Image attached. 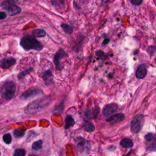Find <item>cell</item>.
<instances>
[{
	"instance_id": "obj_18",
	"label": "cell",
	"mask_w": 156,
	"mask_h": 156,
	"mask_svg": "<svg viewBox=\"0 0 156 156\" xmlns=\"http://www.w3.org/2000/svg\"><path fill=\"white\" fill-rule=\"evenodd\" d=\"M43 147V141L42 140H38L33 143L32 145V149L33 151H40Z\"/></svg>"
},
{
	"instance_id": "obj_17",
	"label": "cell",
	"mask_w": 156,
	"mask_h": 156,
	"mask_svg": "<svg viewBox=\"0 0 156 156\" xmlns=\"http://www.w3.org/2000/svg\"><path fill=\"white\" fill-rule=\"evenodd\" d=\"M32 34L33 36H34L35 37H39V38H41V37H44L46 36V32L43 29H35L32 31Z\"/></svg>"
},
{
	"instance_id": "obj_12",
	"label": "cell",
	"mask_w": 156,
	"mask_h": 156,
	"mask_svg": "<svg viewBox=\"0 0 156 156\" xmlns=\"http://www.w3.org/2000/svg\"><path fill=\"white\" fill-rule=\"evenodd\" d=\"M43 79L44 82V83L46 86H49L54 82V78H53V74L52 72L50 70H47L44 72L43 74Z\"/></svg>"
},
{
	"instance_id": "obj_2",
	"label": "cell",
	"mask_w": 156,
	"mask_h": 156,
	"mask_svg": "<svg viewBox=\"0 0 156 156\" xmlns=\"http://www.w3.org/2000/svg\"><path fill=\"white\" fill-rule=\"evenodd\" d=\"M49 98H46L34 101L26 107L24 109V113L26 114H34L41 111L49 104Z\"/></svg>"
},
{
	"instance_id": "obj_19",
	"label": "cell",
	"mask_w": 156,
	"mask_h": 156,
	"mask_svg": "<svg viewBox=\"0 0 156 156\" xmlns=\"http://www.w3.org/2000/svg\"><path fill=\"white\" fill-rule=\"evenodd\" d=\"M84 129L88 132H93L95 130L94 125L90 122H87L84 125Z\"/></svg>"
},
{
	"instance_id": "obj_3",
	"label": "cell",
	"mask_w": 156,
	"mask_h": 156,
	"mask_svg": "<svg viewBox=\"0 0 156 156\" xmlns=\"http://www.w3.org/2000/svg\"><path fill=\"white\" fill-rule=\"evenodd\" d=\"M16 92V85L13 81L5 82L1 87V96L3 100L5 101H10L13 99Z\"/></svg>"
},
{
	"instance_id": "obj_10",
	"label": "cell",
	"mask_w": 156,
	"mask_h": 156,
	"mask_svg": "<svg viewBox=\"0 0 156 156\" xmlns=\"http://www.w3.org/2000/svg\"><path fill=\"white\" fill-rule=\"evenodd\" d=\"M124 118L125 116L123 113H118L108 117L106 119V121L112 124H115V123L122 121L124 119Z\"/></svg>"
},
{
	"instance_id": "obj_16",
	"label": "cell",
	"mask_w": 156,
	"mask_h": 156,
	"mask_svg": "<svg viewBox=\"0 0 156 156\" xmlns=\"http://www.w3.org/2000/svg\"><path fill=\"white\" fill-rule=\"evenodd\" d=\"M133 141L130 139L127 138H123L120 141L121 146L124 148H130L133 146Z\"/></svg>"
},
{
	"instance_id": "obj_15",
	"label": "cell",
	"mask_w": 156,
	"mask_h": 156,
	"mask_svg": "<svg viewBox=\"0 0 156 156\" xmlns=\"http://www.w3.org/2000/svg\"><path fill=\"white\" fill-rule=\"evenodd\" d=\"M65 129H68L75 124L74 118L71 115H67L65 119Z\"/></svg>"
},
{
	"instance_id": "obj_27",
	"label": "cell",
	"mask_w": 156,
	"mask_h": 156,
	"mask_svg": "<svg viewBox=\"0 0 156 156\" xmlns=\"http://www.w3.org/2000/svg\"><path fill=\"white\" fill-rule=\"evenodd\" d=\"M6 17H7V14L5 13V12H1V13H0V18H1V20H3V19L5 18Z\"/></svg>"
},
{
	"instance_id": "obj_6",
	"label": "cell",
	"mask_w": 156,
	"mask_h": 156,
	"mask_svg": "<svg viewBox=\"0 0 156 156\" xmlns=\"http://www.w3.org/2000/svg\"><path fill=\"white\" fill-rule=\"evenodd\" d=\"M144 121V116L142 114H138L135 116L131 121L130 130L133 133H138L141 129Z\"/></svg>"
},
{
	"instance_id": "obj_23",
	"label": "cell",
	"mask_w": 156,
	"mask_h": 156,
	"mask_svg": "<svg viewBox=\"0 0 156 156\" xmlns=\"http://www.w3.org/2000/svg\"><path fill=\"white\" fill-rule=\"evenodd\" d=\"M2 140H3V141L7 144H10L11 142H12V136L10 133H5L2 136Z\"/></svg>"
},
{
	"instance_id": "obj_5",
	"label": "cell",
	"mask_w": 156,
	"mask_h": 156,
	"mask_svg": "<svg viewBox=\"0 0 156 156\" xmlns=\"http://www.w3.org/2000/svg\"><path fill=\"white\" fill-rule=\"evenodd\" d=\"M76 148L78 154H87L90 151V144L88 141L81 136H79L76 140Z\"/></svg>"
},
{
	"instance_id": "obj_14",
	"label": "cell",
	"mask_w": 156,
	"mask_h": 156,
	"mask_svg": "<svg viewBox=\"0 0 156 156\" xmlns=\"http://www.w3.org/2000/svg\"><path fill=\"white\" fill-rule=\"evenodd\" d=\"M99 112V109L98 108H93L92 110L87 109L84 113V118L87 119H91L94 118L97 116Z\"/></svg>"
},
{
	"instance_id": "obj_24",
	"label": "cell",
	"mask_w": 156,
	"mask_h": 156,
	"mask_svg": "<svg viewBox=\"0 0 156 156\" xmlns=\"http://www.w3.org/2000/svg\"><path fill=\"white\" fill-rule=\"evenodd\" d=\"M26 154V152L24 149H17L13 152L14 156H24Z\"/></svg>"
},
{
	"instance_id": "obj_1",
	"label": "cell",
	"mask_w": 156,
	"mask_h": 156,
	"mask_svg": "<svg viewBox=\"0 0 156 156\" xmlns=\"http://www.w3.org/2000/svg\"><path fill=\"white\" fill-rule=\"evenodd\" d=\"M20 45L26 51L42 50L43 46L33 35H25L20 41Z\"/></svg>"
},
{
	"instance_id": "obj_20",
	"label": "cell",
	"mask_w": 156,
	"mask_h": 156,
	"mask_svg": "<svg viewBox=\"0 0 156 156\" xmlns=\"http://www.w3.org/2000/svg\"><path fill=\"white\" fill-rule=\"evenodd\" d=\"M61 27L65 33H66L68 34H71L73 33V28L71 27V26H70L68 24L62 23L61 24Z\"/></svg>"
},
{
	"instance_id": "obj_11",
	"label": "cell",
	"mask_w": 156,
	"mask_h": 156,
	"mask_svg": "<svg viewBox=\"0 0 156 156\" xmlns=\"http://www.w3.org/2000/svg\"><path fill=\"white\" fill-rule=\"evenodd\" d=\"M118 107V105L115 103H111L109 104H107L105 106V107L103 109L102 113L105 116H108L115 112L117 109Z\"/></svg>"
},
{
	"instance_id": "obj_22",
	"label": "cell",
	"mask_w": 156,
	"mask_h": 156,
	"mask_svg": "<svg viewBox=\"0 0 156 156\" xmlns=\"http://www.w3.org/2000/svg\"><path fill=\"white\" fill-rule=\"evenodd\" d=\"M25 131L19 129H16L13 131V135L16 138H21L24 136Z\"/></svg>"
},
{
	"instance_id": "obj_21",
	"label": "cell",
	"mask_w": 156,
	"mask_h": 156,
	"mask_svg": "<svg viewBox=\"0 0 156 156\" xmlns=\"http://www.w3.org/2000/svg\"><path fill=\"white\" fill-rule=\"evenodd\" d=\"M34 71V69H33L32 68H27V69H25V70H24V71L20 72V73L18 74V77L19 79H23L24 76H26L27 74H29L30 72H32V71Z\"/></svg>"
},
{
	"instance_id": "obj_13",
	"label": "cell",
	"mask_w": 156,
	"mask_h": 156,
	"mask_svg": "<svg viewBox=\"0 0 156 156\" xmlns=\"http://www.w3.org/2000/svg\"><path fill=\"white\" fill-rule=\"evenodd\" d=\"M146 73H147V70L145 65L143 64H141L139 65V66L138 67L136 71L135 76L138 79H143L146 76Z\"/></svg>"
},
{
	"instance_id": "obj_25",
	"label": "cell",
	"mask_w": 156,
	"mask_h": 156,
	"mask_svg": "<svg viewBox=\"0 0 156 156\" xmlns=\"http://www.w3.org/2000/svg\"><path fill=\"white\" fill-rule=\"evenodd\" d=\"M51 3L54 6H60L64 5L65 0H51Z\"/></svg>"
},
{
	"instance_id": "obj_26",
	"label": "cell",
	"mask_w": 156,
	"mask_h": 156,
	"mask_svg": "<svg viewBox=\"0 0 156 156\" xmlns=\"http://www.w3.org/2000/svg\"><path fill=\"white\" fill-rule=\"evenodd\" d=\"M130 2L134 5H139L142 3L143 0H130Z\"/></svg>"
},
{
	"instance_id": "obj_8",
	"label": "cell",
	"mask_w": 156,
	"mask_h": 156,
	"mask_svg": "<svg viewBox=\"0 0 156 156\" xmlns=\"http://www.w3.org/2000/svg\"><path fill=\"white\" fill-rule=\"evenodd\" d=\"M68 55L67 54H66V52L62 49H60L55 54L54 57V63L55 64V68L57 70H61L63 66L62 65H61V62L60 60L65 58V57H67Z\"/></svg>"
},
{
	"instance_id": "obj_28",
	"label": "cell",
	"mask_w": 156,
	"mask_h": 156,
	"mask_svg": "<svg viewBox=\"0 0 156 156\" xmlns=\"http://www.w3.org/2000/svg\"><path fill=\"white\" fill-rule=\"evenodd\" d=\"M109 41H110V39L108 38H107L104 39V41L102 42V45H105V44H108L109 43Z\"/></svg>"
},
{
	"instance_id": "obj_4",
	"label": "cell",
	"mask_w": 156,
	"mask_h": 156,
	"mask_svg": "<svg viewBox=\"0 0 156 156\" xmlns=\"http://www.w3.org/2000/svg\"><path fill=\"white\" fill-rule=\"evenodd\" d=\"M1 6L10 16L16 15L21 12V9L16 5L13 0H5L1 2Z\"/></svg>"
},
{
	"instance_id": "obj_9",
	"label": "cell",
	"mask_w": 156,
	"mask_h": 156,
	"mask_svg": "<svg viewBox=\"0 0 156 156\" xmlns=\"http://www.w3.org/2000/svg\"><path fill=\"white\" fill-rule=\"evenodd\" d=\"M16 59L12 57L3 58L1 60V67L3 69H7L16 63Z\"/></svg>"
},
{
	"instance_id": "obj_29",
	"label": "cell",
	"mask_w": 156,
	"mask_h": 156,
	"mask_svg": "<svg viewBox=\"0 0 156 156\" xmlns=\"http://www.w3.org/2000/svg\"><path fill=\"white\" fill-rule=\"evenodd\" d=\"M155 62H156V57H155Z\"/></svg>"
},
{
	"instance_id": "obj_7",
	"label": "cell",
	"mask_w": 156,
	"mask_h": 156,
	"mask_svg": "<svg viewBox=\"0 0 156 156\" xmlns=\"http://www.w3.org/2000/svg\"><path fill=\"white\" fill-rule=\"evenodd\" d=\"M43 94V91L37 88H30L24 91L20 96V98L23 100H27L34 97L38 96Z\"/></svg>"
}]
</instances>
